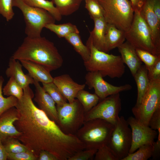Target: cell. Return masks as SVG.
<instances>
[{
  "mask_svg": "<svg viewBox=\"0 0 160 160\" xmlns=\"http://www.w3.org/2000/svg\"><path fill=\"white\" fill-rule=\"evenodd\" d=\"M15 106L18 119L14 122L20 132L17 138L38 159L40 151H47L58 160H68L76 153L84 149L76 135L64 132L58 125L35 105L34 94L28 86Z\"/></svg>",
  "mask_w": 160,
  "mask_h": 160,
  "instance_id": "1",
  "label": "cell"
},
{
  "mask_svg": "<svg viewBox=\"0 0 160 160\" xmlns=\"http://www.w3.org/2000/svg\"><path fill=\"white\" fill-rule=\"evenodd\" d=\"M12 57L18 60H28L41 64L50 71L60 68L63 63V58L54 44L41 36H26Z\"/></svg>",
  "mask_w": 160,
  "mask_h": 160,
  "instance_id": "2",
  "label": "cell"
},
{
  "mask_svg": "<svg viewBox=\"0 0 160 160\" xmlns=\"http://www.w3.org/2000/svg\"><path fill=\"white\" fill-rule=\"evenodd\" d=\"M86 45L89 48L90 58L84 62L88 71H98L103 77L120 78L125 72V66L120 55L109 54L96 48L91 40L88 39Z\"/></svg>",
  "mask_w": 160,
  "mask_h": 160,
  "instance_id": "3",
  "label": "cell"
},
{
  "mask_svg": "<svg viewBox=\"0 0 160 160\" xmlns=\"http://www.w3.org/2000/svg\"><path fill=\"white\" fill-rule=\"evenodd\" d=\"M114 127L105 120L95 119L84 121L75 135L85 149L97 150L108 145Z\"/></svg>",
  "mask_w": 160,
  "mask_h": 160,
  "instance_id": "4",
  "label": "cell"
},
{
  "mask_svg": "<svg viewBox=\"0 0 160 160\" xmlns=\"http://www.w3.org/2000/svg\"><path fill=\"white\" fill-rule=\"evenodd\" d=\"M103 11L107 23L114 25L125 32L130 28L134 11L129 0H97Z\"/></svg>",
  "mask_w": 160,
  "mask_h": 160,
  "instance_id": "5",
  "label": "cell"
},
{
  "mask_svg": "<svg viewBox=\"0 0 160 160\" xmlns=\"http://www.w3.org/2000/svg\"><path fill=\"white\" fill-rule=\"evenodd\" d=\"M12 6L18 8L22 13L25 24V33L28 37L41 36L46 25L55 22L54 17L48 11L30 6L23 0H12Z\"/></svg>",
  "mask_w": 160,
  "mask_h": 160,
  "instance_id": "6",
  "label": "cell"
},
{
  "mask_svg": "<svg viewBox=\"0 0 160 160\" xmlns=\"http://www.w3.org/2000/svg\"><path fill=\"white\" fill-rule=\"evenodd\" d=\"M125 39L135 49L148 51L156 56L160 55L153 44L149 29L140 11H134L130 28L125 32Z\"/></svg>",
  "mask_w": 160,
  "mask_h": 160,
  "instance_id": "7",
  "label": "cell"
},
{
  "mask_svg": "<svg viewBox=\"0 0 160 160\" xmlns=\"http://www.w3.org/2000/svg\"><path fill=\"white\" fill-rule=\"evenodd\" d=\"M57 124L65 133L75 135L84 122L85 113L77 99L71 103L66 102L61 106H56Z\"/></svg>",
  "mask_w": 160,
  "mask_h": 160,
  "instance_id": "8",
  "label": "cell"
},
{
  "mask_svg": "<svg viewBox=\"0 0 160 160\" xmlns=\"http://www.w3.org/2000/svg\"><path fill=\"white\" fill-rule=\"evenodd\" d=\"M150 81L149 88L141 103L132 109L135 119L147 126L153 113L160 108V79Z\"/></svg>",
  "mask_w": 160,
  "mask_h": 160,
  "instance_id": "9",
  "label": "cell"
},
{
  "mask_svg": "<svg viewBox=\"0 0 160 160\" xmlns=\"http://www.w3.org/2000/svg\"><path fill=\"white\" fill-rule=\"evenodd\" d=\"M100 100L97 105L85 113L84 121L100 119L114 125L119 117V114L121 110L119 93Z\"/></svg>",
  "mask_w": 160,
  "mask_h": 160,
  "instance_id": "10",
  "label": "cell"
},
{
  "mask_svg": "<svg viewBox=\"0 0 160 160\" xmlns=\"http://www.w3.org/2000/svg\"><path fill=\"white\" fill-rule=\"evenodd\" d=\"M132 142L131 129L124 117H119L112 133L108 145L119 160L129 154Z\"/></svg>",
  "mask_w": 160,
  "mask_h": 160,
  "instance_id": "11",
  "label": "cell"
},
{
  "mask_svg": "<svg viewBox=\"0 0 160 160\" xmlns=\"http://www.w3.org/2000/svg\"><path fill=\"white\" fill-rule=\"evenodd\" d=\"M85 79V84L91 89L93 88L95 94L100 100L110 95L120 92L131 90L132 87L129 84L117 86L105 81L98 71H88Z\"/></svg>",
  "mask_w": 160,
  "mask_h": 160,
  "instance_id": "12",
  "label": "cell"
},
{
  "mask_svg": "<svg viewBox=\"0 0 160 160\" xmlns=\"http://www.w3.org/2000/svg\"><path fill=\"white\" fill-rule=\"evenodd\" d=\"M132 132V142L129 154L136 151L141 146L153 143L158 135V132L149 126L139 122L134 117L130 116L127 120Z\"/></svg>",
  "mask_w": 160,
  "mask_h": 160,
  "instance_id": "13",
  "label": "cell"
},
{
  "mask_svg": "<svg viewBox=\"0 0 160 160\" xmlns=\"http://www.w3.org/2000/svg\"><path fill=\"white\" fill-rule=\"evenodd\" d=\"M33 84L35 88L33 100L37 103L38 108L43 111L50 119L57 124V111L54 100L44 90L39 82L34 80Z\"/></svg>",
  "mask_w": 160,
  "mask_h": 160,
  "instance_id": "14",
  "label": "cell"
},
{
  "mask_svg": "<svg viewBox=\"0 0 160 160\" xmlns=\"http://www.w3.org/2000/svg\"><path fill=\"white\" fill-rule=\"evenodd\" d=\"M53 82L69 103L74 101L79 92L84 89L86 86L85 84H79L75 82L68 74L53 78Z\"/></svg>",
  "mask_w": 160,
  "mask_h": 160,
  "instance_id": "15",
  "label": "cell"
},
{
  "mask_svg": "<svg viewBox=\"0 0 160 160\" xmlns=\"http://www.w3.org/2000/svg\"><path fill=\"white\" fill-rule=\"evenodd\" d=\"M150 31L153 44L160 52V22L154 13L150 0H146L140 11Z\"/></svg>",
  "mask_w": 160,
  "mask_h": 160,
  "instance_id": "16",
  "label": "cell"
},
{
  "mask_svg": "<svg viewBox=\"0 0 160 160\" xmlns=\"http://www.w3.org/2000/svg\"><path fill=\"white\" fill-rule=\"evenodd\" d=\"M18 119L15 107H12L0 116V137L1 139L8 137L17 138L20 132L16 129L14 122Z\"/></svg>",
  "mask_w": 160,
  "mask_h": 160,
  "instance_id": "17",
  "label": "cell"
},
{
  "mask_svg": "<svg viewBox=\"0 0 160 160\" xmlns=\"http://www.w3.org/2000/svg\"><path fill=\"white\" fill-rule=\"evenodd\" d=\"M123 62L129 68L133 77L142 65L135 49L126 41L118 47Z\"/></svg>",
  "mask_w": 160,
  "mask_h": 160,
  "instance_id": "18",
  "label": "cell"
},
{
  "mask_svg": "<svg viewBox=\"0 0 160 160\" xmlns=\"http://www.w3.org/2000/svg\"><path fill=\"white\" fill-rule=\"evenodd\" d=\"M22 67L18 60L11 57L9 60L8 67L5 71V74L8 78H13L23 89L30 84H33L34 80L28 74L24 73Z\"/></svg>",
  "mask_w": 160,
  "mask_h": 160,
  "instance_id": "19",
  "label": "cell"
},
{
  "mask_svg": "<svg viewBox=\"0 0 160 160\" xmlns=\"http://www.w3.org/2000/svg\"><path fill=\"white\" fill-rule=\"evenodd\" d=\"M19 61L28 71V75L34 80L42 83L53 82V78L50 73V71L44 65L28 60Z\"/></svg>",
  "mask_w": 160,
  "mask_h": 160,
  "instance_id": "20",
  "label": "cell"
},
{
  "mask_svg": "<svg viewBox=\"0 0 160 160\" xmlns=\"http://www.w3.org/2000/svg\"><path fill=\"white\" fill-rule=\"evenodd\" d=\"M126 40L125 32L114 25L107 23L105 39V52H108L118 47Z\"/></svg>",
  "mask_w": 160,
  "mask_h": 160,
  "instance_id": "21",
  "label": "cell"
},
{
  "mask_svg": "<svg viewBox=\"0 0 160 160\" xmlns=\"http://www.w3.org/2000/svg\"><path fill=\"white\" fill-rule=\"evenodd\" d=\"M94 27L90 32L89 38L98 50L105 52V39L107 23L103 17L93 19Z\"/></svg>",
  "mask_w": 160,
  "mask_h": 160,
  "instance_id": "22",
  "label": "cell"
},
{
  "mask_svg": "<svg viewBox=\"0 0 160 160\" xmlns=\"http://www.w3.org/2000/svg\"><path fill=\"white\" fill-rule=\"evenodd\" d=\"M137 88V97L135 106L141 103L148 90L150 84L148 70L145 65H142L134 76Z\"/></svg>",
  "mask_w": 160,
  "mask_h": 160,
  "instance_id": "23",
  "label": "cell"
},
{
  "mask_svg": "<svg viewBox=\"0 0 160 160\" xmlns=\"http://www.w3.org/2000/svg\"><path fill=\"white\" fill-rule=\"evenodd\" d=\"M65 38L73 46L74 50L81 56L84 62L88 60L90 55L89 48L83 43L79 33H71Z\"/></svg>",
  "mask_w": 160,
  "mask_h": 160,
  "instance_id": "24",
  "label": "cell"
},
{
  "mask_svg": "<svg viewBox=\"0 0 160 160\" xmlns=\"http://www.w3.org/2000/svg\"><path fill=\"white\" fill-rule=\"evenodd\" d=\"M51 1L62 16H68L78 9L83 0Z\"/></svg>",
  "mask_w": 160,
  "mask_h": 160,
  "instance_id": "25",
  "label": "cell"
},
{
  "mask_svg": "<svg viewBox=\"0 0 160 160\" xmlns=\"http://www.w3.org/2000/svg\"><path fill=\"white\" fill-rule=\"evenodd\" d=\"M27 4L34 7L43 9L50 13L56 20H61L62 16L52 1L47 0H23Z\"/></svg>",
  "mask_w": 160,
  "mask_h": 160,
  "instance_id": "26",
  "label": "cell"
},
{
  "mask_svg": "<svg viewBox=\"0 0 160 160\" xmlns=\"http://www.w3.org/2000/svg\"><path fill=\"white\" fill-rule=\"evenodd\" d=\"M45 28L54 32L60 38H65L72 33H79L76 26L70 23L60 24L51 23L46 25Z\"/></svg>",
  "mask_w": 160,
  "mask_h": 160,
  "instance_id": "27",
  "label": "cell"
},
{
  "mask_svg": "<svg viewBox=\"0 0 160 160\" xmlns=\"http://www.w3.org/2000/svg\"><path fill=\"white\" fill-rule=\"evenodd\" d=\"M76 98L82 106L85 113L97 105L100 100L95 94L91 93L84 89L79 92Z\"/></svg>",
  "mask_w": 160,
  "mask_h": 160,
  "instance_id": "28",
  "label": "cell"
},
{
  "mask_svg": "<svg viewBox=\"0 0 160 160\" xmlns=\"http://www.w3.org/2000/svg\"><path fill=\"white\" fill-rule=\"evenodd\" d=\"M153 143L144 145L137 151L129 154L122 160H147L151 157L153 151Z\"/></svg>",
  "mask_w": 160,
  "mask_h": 160,
  "instance_id": "29",
  "label": "cell"
},
{
  "mask_svg": "<svg viewBox=\"0 0 160 160\" xmlns=\"http://www.w3.org/2000/svg\"><path fill=\"white\" fill-rule=\"evenodd\" d=\"M42 84L43 89L52 98L57 106H62L67 102L66 99L53 82Z\"/></svg>",
  "mask_w": 160,
  "mask_h": 160,
  "instance_id": "30",
  "label": "cell"
},
{
  "mask_svg": "<svg viewBox=\"0 0 160 160\" xmlns=\"http://www.w3.org/2000/svg\"><path fill=\"white\" fill-rule=\"evenodd\" d=\"M2 92L5 95L13 96L19 100L23 95V89L13 78L10 77L3 88Z\"/></svg>",
  "mask_w": 160,
  "mask_h": 160,
  "instance_id": "31",
  "label": "cell"
},
{
  "mask_svg": "<svg viewBox=\"0 0 160 160\" xmlns=\"http://www.w3.org/2000/svg\"><path fill=\"white\" fill-rule=\"evenodd\" d=\"M1 140L7 154L17 153L28 150L16 138L8 137Z\"/></svg>",
  "mask_w": 160,
  "mask_h": 160,
  "instance_id": "32",
  "label": "cell"
},
{
  "mask_svg": "<svg viewBox=\"0 0 160 160\" xmlns=\"http://www.w3.org/2000/svg\"><path fill=\"white\" fill-rule=\"evenodd\" d=\"M4 80L2 76H0V116L10 108L15 107L18 99L12 96L4 97L2 95L3 85Z\"/></svg>",
  "mask_w": 160,
  "mask_h": 160,
  "instance_id": "33",
  "label": "cell"
},
{
  "mask_svg": "<svg viewBox=\"0 0 160 160\" xmlns=\"http://www.w3.org/2000/svg\"><path fill=\"white\" fill-rule=\"evenodd\" d=\"M85 8L93 19L103 17V11L97 0H85Z\"/></svg>",
  "mask_w": 160,
  "mask_h": 160,
  "instance_id": "34",
  "label": "cell"
},
{
  "mask_svg": "<svg viewBox=\"0 0 160 160\" xmlns=\"http://www.w3.org/2000/svg\"><path fill=\"white\" fill-rule=\"evenodd\" d=\"M138 57L145 64L147 70L151 68L155 64L159 56H156L151 53L142 49H135Z\"/></svg>",
  "mask_w": 160,
  "mask_h": 160,
  "instance_id": "35",
  "label": "cell"
},
{
  "mask_svg": "<svg viewBox=\"0 0 160 160\" xmlns=\"http://www.w3.org/2000/svg\"><path fill=\"white\" fill-rule=\"evenodd\" d=\"M95 160H119L118 159L107 145L100 148L95 155Z\"/></svg>",
  "mask_w": 160,
  "mask_h": 160,
  "instance_id": "36",
  "label": "cell"
},
{
  "mask_svg": "<svg viewBox=\"0 0 160 160\" xmlns=\"http://www.w3.org/2000/svg\"><path fill=\"white\" fill-rule=\"evenodd\" d=\"M13 7L12 0H0V14L8 22L14 15Z\"/></svg>",
  "mask_w": 160,
  "mask_h": 160,
  "instance_id": "37",
  "label": "cell"
},
{
  "mask_svg": "<svg viewBox=\"0 0 160 160\" xmlns=\"http://www.w3.org/2000/svg\"><path fill=\"white\" fill-rule=\"evenodd\" d=\"M7 159L9 160H36L37 158L29 150L15 153L7 154Z\"/></svg>",
  "mask_w": 160,
  "mask_h": 160,
  "instance_id": "38",
  "label": "cell"
},
{
  "mask_svg": "<svg viewBox=\"0 0 160 160\" xmlns=\"http://www.w3.org/2000/svg\"><path fill=\"white\" fill-rule=\"evenodd\" d=\"M97 150L84 149L80 151L70 157L68 160H88L92 159Z\"/></svg>",
  "mask_w": 160,
  "mask_h": 160,
  "instance_id": "39",
  "label": "cell"
},
{
  "mask_svg": "<svg viewBox=\"0 0 160 160\" xmlns=\"http://www.w3.org/2000/svg\"><path fill=\"white\" fill-rule=\"evenodd\" d=\"M148 126L152 129L160 132V108L153 113L149 120Z\"/></svg>",
  "mask_w": 160,
  "mask_h": 160,
  "instance_id": "40",
  "label": "cell"
},
{
  "mask_svg": "<svg viewBox=\"0 0 160 160\" xmlns=\"http://www.w3.org/2000/svg\"><path fill=\"white\" fill-rule=\"evenodd\" d=\"M148 74L150 80L160 79V57L154 65L148 70Z\"/></svg>",
  "mask_w": 160,
  "mask_h": 160,
  "instance_id": "41",
  "label": "cell"
},
{
  "mask_svg": "<svg viewBox=\"0 0 160 160\" xmlns=\"http://www.w3.org/2000/svg\"><path fill=\"white\" fill-rule=\"evenodd\" d=\"M38 160H58V159L54 155L50 152L43 150L40 151Z\"/></svg>",
  "mask_w": 160,
  "mask_h": 160,
  "instance_id": "42",
  "label": "cell"
},
{
  "mask_svg": "<svg viewBox=\"0 0 160 160\" xmlns=\"http://www.w3.org/2000/svg\"><path fill=\"white\" fill-rule=\"evenodd\" d=\"M153 10L160 22V0H150Z\"/></svg>",
  "mask_w": 160,
  "mask_h": 160,
  "instance_id": "43",
  "label": "cell"
},
{
  "mask_svg": "<svg viewBox=\"0 0 160 160\" xmlns=\"http://www.w3.org/2000/svg\"><path fill=\"white\" fill-rule=\"evenodd\" d=\"M132 5L134 11L141 10L146 0H129Z\"/></svg>",
  "mask_w": 160,
  "mask_h": 160,
  "instance_id": "44",
  "label": "cell"
},
{
  "mask_svg": "<svg viewBox=\"0 0 160 160\" xmlns=\"http://www.w3.org/2000/svg\"><path fill=\"white\" fill-rule=\"evenodd\" d=\"M7 159V153L3 144L2 141L0 137V160H6Z\"/></svg>",
  "mask_w": 160,
  "mask_h": 160,
  "instance_id": "45",
  "label": "cell"
}]
</instances>
